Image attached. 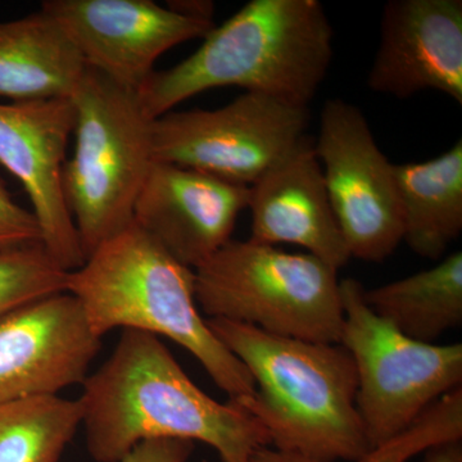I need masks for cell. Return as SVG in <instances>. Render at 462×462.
<instances>
[{"mask_svg":"<svg viewBox=\"0 0 462 462\" xmlns=\"http://www.w3.org/2000/svg\"><path fill=\"white\" fill-rule=\"evenodd\" d=\"M83 385L81 425L96 462H121L151 439L199 440L221 462H249L270 445L248 412L197 387L152 334L124 330L111 357Z\"/></svg>","mask_w":462,"mask_h":462,"instance_id":"1","label":"cell"},{"mask_svg":"<svg viewBox=\"0 0 462 462\" xmlns=\"http://www.w3.org/2000/svg\"><path fill=\"white\" fill-rule=\"evenodd\" d=\"M207 324L254 382L252 396L229 402L263 427L273 449L314 462H357L369 452L356 407L357 373L345 346L223 319Z\"/></svg>","mask_w":462,"mask_h":462,"instance_id":"2","label":"cell"},{"mask_svg":"<svg viewBox=\"0 0 462 462\" xmlns=\"http://www.w3.org/2000/svg\"><path fill=\"white\" fill-rule=\"evenodd\" d=\"M333 60V27L318 0H251L199 50L154 71L138 91L151 120L216 88L239 87L309 107Z\"/></svg>","mask_w":462,"mask_h":462,"instance_id":"3","label":"cell"},{"mask_svg":"<svg viewBox=\"0 0 462 462\" xmlns=\"http://www.w3.org/2000/svg\"><path fill=\"white\" fill-rule=\"evenodd\" d=\"M67 293L78 298L98 338L116 328L166 337L190 352L230 401L254 394L247 367L199 314L194 270L138 225L106 240L69 272Z\"/></svg>","mask_w":462,"mask_h":462,"instance_id":"4","label":"cell"},{"mask_svg":"<svg viewBox=\"0 0 462 462\" xmlns=\"http://www.w3.org/2000/svg\"><path fill=\"white\" fill-rule=\"evenodd\" d=\"M71 100L76 145L63 169V193L87 258L133 223L154 163L153 120L135 91L89 67Z\"/></svg>","mask_w":462,"mask_h":462,"instance_id":"5","label":"cell"},{"mask_svg":"<svg viewBox=\"0 0 462 462\" xmlns=\"http://www.w3.org/2000/svg\"><path fill=\"white\" fill-rule=\"evenodd\" d=\"M337 273L312 254L231 239L194 270L197 305L209 319L282 338L339 343L345 314Z\"/></svg>","mask_w":462,"mask_h":462,"instance_id":"6","label":"cell"},{"mask_svg":"<svg viewBox=\"0 0 462 462\" xmlns=\"http://www.w3.org/2000/svg\"><path fill=\"white\" fill-rule=\"evenodd\" d=\"M364 289L356 279L340 282L345 320L339 345L354 358L356 407L372 449L438 398L461 387L462 345L438 346L403 336L374 314Z\"/></svg>","mask_w":462,"mask_h":462,"instance_id":"7","label":"cell"},{"mask_svg":"<svg viewBox=\"0 0 462 462\" xmlns=\"http://www.w3.org/2000/svg\"><path fill=\"white\" fill-rule=\"evenodd\" d=\"M309 121V107L245 91L224 107L153 120V160L251 187L306 138Z\"/></svg>","mask_w":462,"mask_h":462,"instance_id":"8","label":"cell"},{"mask_svg":"<svg viewBox=\"0 0 462 462\" xmlns=\"http://www.w3.org/2000/svg\"><path fill=\"white\" fill-rule=\"evenodd\" d=\"M314 144L351 258L383 263L403 242L393 163L360 108L339 98L325 102Z\"/></svg>","mask_w":462,"mask_h":462,"instance_id":"9","label":"cell"},{"mask_svg":"<svg viewBox=\"0 0 462 462\" xmlns=\"http://www.w3.org/2000/svg\"><path fill=\"white\" fill-rule=\"evenodd\" d=\"M41 9L56 21L85 66L135 93L163 53L205 38L215 27L152 0H45Z\"/></svg>","mask_w":462,"mask_h":462,"instance_id":"10","label":"cell"},{"mask_svg":"<svg viewBox=\"0 0 462 462\" xmlns=\"http://www.w3.org/2000/svg\"><path fill=\"white\" fill-rule=\"evenodd\" d=\"M74 127L71 97L0 103V165L23 184L42 247L67 272L87 260L63 193L67 144Z\"/></svg>","mask_w":462,"mask_h":462,"instance_id":"11","label":"cell"},{"mask_svg":"<svg viewBox=\"0 0 462 462\" xmlns=\"http://www.w3.org/2000/svg\"><path fill=\"white\" fill-rule=\"evenodd\" d=\"M100 349L78 298L60 293L0 320V404L83 384Z\"/></svg>","mask_w":462,"mask_h":462,"instance_id":"12","label":"cell"},{"mask_svg":"<svg viewBox=\"0 0 462 462\" xmlns=\"http://www.w3.org/2000/svg\"><path fill=\"white\" fill-rule=\"evenodd\" d=\"M248 199L245 185L154 162L134 206L133 223L178 263L196 270L231 240Z\"/></svg>","mask_w":462,"mask_h":462,"instance_id":"13","label":"cell"},{"mask_svg":"<svg viewBox=\"0 0 462 462\" xmlns=\"http://www.w3.org/2000/svg\"><path fill=\"white\" fill-rule=\"evenodd\" d=\"M367 85L400 99L440 91L461 106V0H389Z\"/></svg>","mask_w":462,"mask_h":462,"instance_id":"14","label":"cell"},{"mask_svg":"<svg viewBox=\"0 0 462 462\" xmlns=\"http://www.w3.org/2000/svg\"><path fill=\"white\" fill-rule=\"evenodd\" d=\"M247 208L254 242L300 245L336 270L351 260L309 136L249 187Z\"/></svg>","mask_w":462,"mask_h":462,"instance_id":"15","label":"cell"},{"mask_svg":"<svg viewBox=\"0 0 462 462\" xmlns=\"http://www.w3.org/2000/svg\"><path fill=\"white\" fill-rule=\"evenodd\" d=\"M85 69L74 44L42 9L0 23V98H69Z\"/></svg>","mask_w":462,"mask_h":462,"instance_id":"16","label":"cell"},{"mask_svg":"<svg viewBox=\"0 0 462 462\" xmlns=\"http://www.w3.org/2000/svg\"><path fill=\"white\" fill-rule=\"evenodd\" d=\"M403 242L438 260L462 231V141L424 162L393 165Z\"/></svg>","mask_w":462,"mask_h":462,"instance_id":"17","label":"cell"},{"mask_svg":"<svg viewBox=\"0 0 462 462\" xmlns=\"http://www.w3.org/2000/svg\"><path fill=\"white\" fill-rule=\"evenodd\" d=\"M364 300L403 336L434 343L462 324V252L407 278L364 289Z\"/></svg>","mask_w":462,"mask_h":462,"instance_id":"18","label":"cell"},{"mask_svg":"<svg viewBox=\"0 0 462 462\" xmlns=\"http://www.w3.org/2000/svg\"><path fill=\"white\" fill-rule=\"evenodd\" d=\"M80 425L79 401L39 396L0 404V462H60Z\"/></svg>","mask_w":462,"mask_h":462,"instance_id":"19","label":"cell"},{"mask_svg":"<svg viewBox=\"0 0 462 462\" xmlns=\"http://www.w3.org/2000/svg\"><path fill=\"white\" fill-rule=\"evenodd\" d=\"M69 273L42 245L0 251V320L67 291Z\"/></svg>","mask_w":462,"mask_h":462,"instance_id":"20","label":"cell"},{"mask_svg":"<svg viewBox=\"0 0 462 462\" xmlns=\"http://www.w3.org/2000/svg\"><path fill=\"white\" fill-rule=\"evenodd\" d=\"M462 439V387L455 388L419 413L410 424L357 462H407L413 456Z\"/></svg>","mask_w":462,"mask_h":462,"instance_id":"21","label":"cell"},{"mask_svg":"<svg viewBox=\"0 0 462 462\" xmlns=\"http://www.w3.org/2000/svg\"><path fill=\"white\" fill-rule=\"evenodd\" d=\"M42 245V231L32 211L12 199L0 179V251Z\"/></svg>","mask_w":462,"mask_h":462,"instance_id":"22","label":"cell"},{"mask_svg":"<svg viewBox=\"0 0 462 462\" xmlns=\"http://www.w3.org/2000/svg\"><path fill=\"white\" fill-rule=\"evenodd\" d=\"M194 442L184 439L144 440L134 447L121 462H188Z\"/></svg>","mask_w":462,"mask_h":462,"instance_id":"23","label":"cell"},{"mask_svg":"<svg viewBox=\"0 0 462 462\" xmlns=\"http://www.w3.org/2000/svg\"><path fill=\"white\" fill-rule=\"evenodd\" d=\"M167 7L187 17L197 18V20L212 21V23H214L215 5L212 2H205V0H184V2H170Z\"/></svg>","mask_w":462,"mask_h":462,"instance_id":"24","label":"cell"},{"mask_svg":"<svg viewBox=\"0 0 462 462\" xmlns=\"http://www.w3.org/2000/svg\"><path fill=\"white\" fill-rule=\"evenodd\" d=\"M422 462H462L461 442L430 449Z\"/></svg>","mask_w":462,"mask_h":462,"instance_id":"25","label":"cell"},{"mask_svg":"<svg viewBox=\"0 0 462 462\" xmlns=\"http://www.w3.org/2000/svg\"><path fill=\"white\" fill-rule=\"evenodd\" d=\"M249 462H314L307 460L305 457H300V456L285 454V452L276 451V449L267 448V447H263V448L257 449L254 452V456H252L251 460Z\"/></svg>","mask_w":462,"mask_h":462,"instance_id":"26","label":"cell"}]
</instances>
